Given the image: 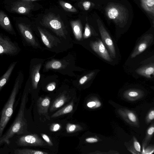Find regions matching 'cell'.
Here are the masks:
<instances>
[{
  "instance_id": "cell-1",
  "label": "cell",
  "mask_w": 154,
  "mask_h": 154,
  "mask_svg": "<svg viewBox=\"0 0 154 154\" xmlns=\"http://www.w3.org/2000/svg\"><path fill=\"white\" fill-rule=\"evenodd\" d=\"M29 85V82L27 81L17 115L11 126L6 133L0 137V145L4 143L9 144V139L15 134L22 133L26 125L24 118V111Z\"/></svg>"
},
{
  "instance_id": "cell-33",
  "label": "cell",
  "mask_w": 154,
  "mask_h": 154,
  "mask_svg": "<svg viewBox=\"0 0 154 154\" xmlns=\"http://www.w3.org/2000/svg\"><path fill=\"white\" fill-rule=\"evenodd\" d=\"M128 116L129 119L132 122H134L137 121V118L133 113L132 112H129L128 114Z\"/></svg>"
},
{
  "instance_id": "cell-5",
  "label": "cell",
  "mask_w": 154,
  "mask_h": 154,
  "mask_svg": "<svg viewBox=\"0 0 154 154\" xmlns=\"http://www.w3.org/2000/svg\"><path fill=\"white\" fill-rule=\"evenodd\" d=\"M3 4L8 11L22 15L29 14L34 7L32 2L23 0H5Z\"/></svg>"
},
{
  "instance_id": "cell-3",
  "label": "cell",
  "mask_w": 154,
  "mask_h": 154,
  "mask_svg": "<svg viewBox=\"0 0 154 154\" xmlns=\"http://www.w3.org/2000/svg\"><path fill=\"white\" fill-rule=\"evenodd\" d=\"M106 15L109 19L120 26L125 24L128 18L127 9L123 6L119 4L111 3L106 7Z\"/></svg>"
},
{
  "instance_id": "cell-8",
  "label": "cell",
  "mask_w": 154,
  "mask_h": 154,
  "mask_svg": "<svg viewBox=\"0 0 154 154\" xmlns=\"http://www.w3.org/2000/svg\"><path fill=\"white\" fill-rule=\"evenodd\" d=\"M97 23L103 42L108 49L112 57L115 58L116 56L115 48L111 36L100 20L98 19Z\"/></svg>"
},
{
  "instance_id": "cell-26",
  "label": "cell",
  "mask_w": 154,
  "mask_h": 154,
  "mask_svg": "<svg viewBox=\"0 0 154 154\" xmlns=\"http://www.w3.org/2000/svg\"><path fill=\"white\" fill-rule=\"evenodd\" d=\"M141 93L140 91L137 89L129 90L126 92V94L129 97H137Z\"/></svg>"
},
{
  "instance_id": "cell-38",
  "label": "cell",
  "mask_w": 154,
  "mask_h": 154,
  "mask_svg": "<svg viewBox=\"0 0 154 154\" xmlns=\"http://www.w3.org/2000/svg\"><path fill=\"white\" fill-rule=\"evenodd\" d=\"M154 131V128L153 127H150L147 131V133L149 135H152Z\"/></svg>"
},
{
  "instance_id": "cell-18",
  "label": "cell",
  "mask_w": 154,
  "mask_h": 154,
  "mask_svg": "<svg viewBox=\"0 0 154 154\" xmlns=\"http://www.w3.org/2000/svg\"><path fill=\"white\" fill-rule=\"evenodd\" d=\"M136 72L138 74L147 78H151L154 75L153 64L148 65L137 69Z\"/></svg>"
},
{
  "instance_id": "cell-41",
  "label": "cell",
  "mask_w": 154,
  "mask_h": 154,
  "mask_svg": "<svg viewBox=\"0 0 154 154\" xmlns=\"http://www.w3.org/2000/svg\"></svg>"
},
{
  "instance_id": "cell-23",
  "label": "cell",
  "mask_w": 154,
  "mask_h": 154,
  "mask_svg": "<svg viewBox=\"0 0 154 154\" xmlns=\"http://www.w3.org/2000/svg\"><path fill=\"white\" fill-rule=\"evenodd\" d=\"M66 129L67 133H71L81 131L82 128L79 125L69 123L66 125Z\"/></svg>"
},
{
  "instance_id": "cell-36",
  "label": "cell",
  "mask_w": 154,
  "mask_h": 154,
  "mask_svg": "<svg viewBox=\"0 0 154 154\" xmlns=\"http://www.w3.org/2000/svg\"><path fill=\"white\" fill-rule=\"evenodd\" d=\"M87 106L89 108H93L96 105V102L94 101H90L87 103Z\"/></svg>"
},
{
  "instance_id": "cell-16",
  "label": "cell",
  "mask_w": 154,
  "mask_h": 154,
  "mask_svg": "<svg viewBox=\"0 0 154 154\" xmlns=\"http://www.w3.org/2000/svg\"><path fill=\"white\" fill-rule=\"evenodd\" d=\"M50 103V99L48 97H40L37 101L38 111L40 114L48 113Z\"/></svg>"
},
{
  "instance_id": "cell-9",
  "label": "cell",
  "mask_w": 154,
  "mask_h": 154,
  "mask_svg": "<svg viewBox=\"0 0 154 154\" xmlns=\"http://www.w3.org/2000/svg\"><path fill=\"white\" fill-rule=\"evenodd\" d=\"M17 144L21 146H42L46 145L44 142L36 134H31L22 136L17 140Z\"/></svg>"
},
{
  "instance_id": "cell-30",
  "label": "cell",
  "mask_w": 154,
  "mask_h": 154,
  "mask_svg": "<svg viewBox=\"0 0 154 154\" xmlns=\"http://www.w3.org/2000/svg\"><path fill=\"white\" fill-rule=\"evenodd\" d=\"M41 135L43 139L49 146H52L53 145V144L49 137L47 135L44 134H41Z\"/></svg>"
},
{
  "instance_id": "cell-34",
  "label": "cell",
  "mask_w": 154,
  "mask_h": 154,
  "mask_svg": "<svg viewBox=\"0 0 154 154\" xmlns=\"http://www.w3.org/2000/svg\"><path fill=\"white\" fill-rule=\"evenodd\" d=\"M85 141L88 143H94L98 141L97 139L94 137H88L85 139Z\"/></svg>"
},
{
  "instance_id": "cell-28",
  "label": "cell",
  "mask_w": 154,
  "mask_h": 154,
  "mask_svg": "<svg viewBox=\"0 0 154 154\" xmlns=\"http://www.w3.org/2000/svg\"><path fill=\"white\" fill-rule=\"evenodd\" d=\"M91 29L88 23H86L83 35L84 38H86L90 37L91 35Z\"/></svg>"
},
{
  "instance_id": "cell-22",
  "label": "cell",
  "mask_w": 154,
  "mask_h": 154,
  "mask_svg": "<svg viewBox=\"0 0 154 154\" xmlns=\"http://www.w3.org/2000/svg\"><path fill=\"white\" fill-rule=\"evenodd\" d=\"M14 153L16 154H48V153L38 150L31 149H18L14 150Z\"/></svg>"
},
{
  "instance_id": "cell-35",
  "label": "cell",
  "mask_w": 154,
  "mask_h": 154,
  "mask_svg": "<svg viewBox=\"0 0 154 154\" xmlns=\"http://www.w3.org/2000/svg\"><path fill=\"white\" fill-rule=\"evenodd\" d=\"M134 146L135 149L138 152H140L141 147L140 143L137 141L134 142Z\"/></svg>"
},
{
  "instance_id": "cell-14",
  "label": "cell",
  "mask_w": 154,
  "mask_h": 154,
  "mask_svg": "<svg viewBox=\"0 0 154 154\" xmlns=\"http://www.w3.org/2000/svg\"><path fill=\"white\" fill-rule=\"evenodd\" d=\"M42 41L44 45L49 48H51L55 43L54 38L46 30L38 27Z\"/></svg>"
},
{
  "instance_id": "cell-17",
  "label": "cell",
  "mask_w": 154,
  "mask_h": 154,
  "mask_svg": "<svg viewBox=\"0 0 154 154\" xmlns=\"http://www.w3.org/2000/svg\"><path fill=\"white\" fill-rule=\"evenodd\" d=\"M70 24L75 38L77 40H81L82 37V26L79 20L71 21Z\"/></svg>"
},
{
  "instance_id": "cell-27",
  "label": "cell",
  "mask_w": 154,
  "mask_h": 154,
  "mask_svg": "<svg viewBox=\"0 0 154 154\" xmlns=\"http://www.w3.org/2000/svg\"><path fill=\"white\" fill-rule=\"evenodd\" d=\"M95 72H92L82 77L79 80V82L80 85H83L88 80L92 78L94 75Z\"/></svg>"
},
{
  "instance_id": "cell-2",
  "label": "cell",
  "mask_w": 154,
  "mask_h": 154,
  "mask_svg": "<svg viewBox=\"0 0 154 154\" xmlns=\"http://www.w3.org/2000/svg\"><path fill=\"white\" fill-rule=\"evenodd\" d=\"M24 79L23 72L21 70L19 71L11 94L2 111L0 120V137L12 114L16 97L21 87Z\"/></svg>"
},
{
  "instance_id": "cell-20",
  "label": "cell",
  "mask_w": 154,
  "mask_h": 154,
  "mask_svg": "<svg viewBox=\"0 0 154 154\" xmlns=\"http://www.w3.org/2000/svg\"><path fill=\"white\" fill-rule=\"evenodd\" d=\"M67 100V97L64 94L61 95L57 98L53 103L50 109V111H53L63 106Z\"/></svg>"
},
{
  "instance_id": "cell-4",
  "label": "cell",
  "mask_w": 154,
  "mask_h": 154,
  "mask_svg": "<svg viewBox=\"0 0 154 154\" xmlns=\"http://www.w3.org/2000/svg\"><path fill=\"white\" fill-rule=\"evenodd\" d=\"M41 23L51 29L57 35L66 39V29L63 21L58 15L49 13L44 16Z\"/></svg>"
},
{
  "instance_id": "cell-24",
  "label": "cell",
  "mask_w": 154,
  "mask_h": 154,
  "mask_svg": "<svg viewBox=\"0 0 154 154\" xmlns=\"http://www.w3.org/2000/svg\"><path fill=\"white\" fill-rule=\"evenodd\" d=\"M59 3L60 6L65 11L72 12H76L77 9L72 5L65 1L60 0Z\"/></svg>"
},
{
  "instance_id": "cell-19",
  "label": "cell",
  "mask_w": 154,
  "mask_h": 154,
  "mask_svg": "<svg viewBox=\"0 0 154 154\" xmlns=\"http://www.w3.org/2000/svg\"><path fill=\"white\" fill-rule=\"evenodd\" d=\"M142 8L148 13L154 15V0H140Z\"/></svg>"
},
{
  "instance_id": "cell-40",
  "label": "cell",
  "mask_w": 154,
  "mask_h": 154,
  "mask_svg": "<svg viewBox=\"0 0 154 154\" xmlns=\"http://www.w3.org/2000/svg\"><path fill=\"white\" fill-rule=\"evenodd\" d=\"M23 0L26 1H28L32 2V1H35L38 0Z\"/></svg>"
},
{
  "instance_id": "cell-15",
  "label": "cell",
  "mask_w": 154,
  "mask_h": 154,
  "mask_svg": "<svg viewBox=\"0 0 154 154\" xmlns=\"http://www.w3.org/2000/svg\"><path fill=\"white\" fill-rule=\"evenodd\" d=\"M17 63V61L11 63L5 72L0 77V91L8 81Z\"/></svg>"
},
{
  "instance_id": "cell-6",
  "label": "cell",
  "mask_w": 154,
  "mask_h": 154,
  "mask_svg": "<svg viewBox=\"0 0 154 154\" xmlns=\"http://www.w3.org/2000/svg\"><path fill=\"white\" fill-rule=\"evenodd\" d=\"M21 48L16 42L9 36L0 33V55L15 56L20 52Z\"/></svg>"
},
{
  "instance_id": "cell-21",
  "label": "cell",
  "mask_w": 154,
  "mask_h": 154,
  "mask_svg": "<svg viewBox=\"0 0 154 154\" xmlns=\"http://www.w3.org/2000/svg\"><path fill=\"white\" fill-rule=\"evenodd\" d=\"M73 102H71L66 106L53 114L51 115V117L54 118L70 112L73 110Z\"/></svg>"
},
{
  "instance_id": "cell-11",
  "label": "cell",
  "mask_w": 154,
  "mask_h": 154,
  "mask_svg": "<svg viewBox=\"0 0 154 154\" xmlns=\"http://www.w3.org/2000/svg\"><path fill=\"white\" fill-rule=\"evenodd\" d=\"M153 40L152 35L147 34L143 36L140 39L131 54V58L136 57L143 51L151 44Z\"/></svg>"
},
{
  "instance_id": "cell-29",
  "label": "cell",
  "mask_w": 154,
  "mask_h": 154,
  "mask_svg": "<svg viewBox=\"0 0 154 154\" xmlns=\"http://www.w3.org/2000/svg\"><path fill=\"white\" fill-rule=\"evenodd\" d=\"M82 5L84 9L86 11L88 10L92 6L94 5V3L88 1L83 2Z\"/></svg>"
},
{
  "instance_id": "cell-7",
  "label": "cell",
  "mask_w": 154,
  "mask_h": 154,
  "mask_svg": "<svg viewBox=\"0 0 154 154\" xmlns=\"http://www.w3.org/2000/svg\"><path fill=\"white\" fill-rule=\"evenodd\" d=\"M15 25L23 42L33 47H37L38 44L30 26L20 20L16 21Z\"/></svg>"
},
{
  "instance_id": "cell-31",
  "label": "cell",
  "mask_w": 154,
  "mask_h": 154,
  "mask_svg": "<svg viewBox=\"0 0 154 154\" xmlns=\"http://www.w3.org/2000/svg\"><path fill=\"white\" fill-rule=\"evenodd\" d=\"M60 125L58 123H54L50 126V130L52 132H56L61 128Z\"/></svg>"
},
{
  "instance_id": "cell-39",
  "label": "cell",
  "mask_w": 154,
  "mask_h": 154,
  "mask_svg": "<svg viewBox=\"0 0 154 154\" xmlns=\"http://www.w3.org/2000/svg\"><path fill=\"white\" fill-rule=\"evenodd\" d=\"M96 102V105L95 106V108H97L99 107L101 105V103L99 102Z\"/></svg>"
},
{
  "instance_id": "cell-32",
  "label": "cell",
  "mask_w": 154,
  "mask_h": 154,
  "mask_svg": "<svg viewBox=\"0 0 154 154\" xmlns=\"http://www.w3.org/2000/svg\"><path fill=\"white\" fill-rule=\"evenodd\" d=\"M56 86V84L55 82H51L47 85L46 89L48 91H52L55 89Z\"/></svg>"
},
{
  "instance_id": "cell-13",
  "label": "cell",
  "mask_w": 154,
  "mask_h": 154,
  "mask_svg": "<svg viewBox=\"0 0 154 154\" xmlns=\"http://www.w3.org/2000/svg\"><path fill=\"white\" fill-rule=\"evenodd\" d=\"M0 27L9 34L16 36V32L10 19L2 10H0Z\"/></svg>"
},
{
  "instance_id": "cell-10",
  "label": "cell",
  "mask_w": 154,
  "mask_h": 154,
  "mask_svg": "<svg viewBox=\"0 0 154 154\" xmlns=\"http://www.w3.org/2000/svg\"><path fill=\"white\" fill-rule=\"evenodd\" d=\"M90 46L92 50L102 58L109 62L112 61L105 45L101 40L92 42Z\"/></svg>"
},
{
  "instance_id": "cell-25",
  "label": "cell",
  "mask_w": 154,
  "mask_h": 154,
  "mask_svg": "<svg viewBox=\"0 0 154 154\" xmlns=\"http://www.w3.org/2000/svg\"><path fill=\"white\" fill-rule=\"evenodd\" d=\"M61 62L58 60H53L48 63L46 65L47 69H58L62 66Z\"/></svg>"
},
{
  "instance_id": "cell-12",
  "label": "cell",
  "mask_w": 154,
  "mask_h": 154,
  "mask_svg": "<svg viewBox=\"0 0 154 154\" xmlns=\"http://www.w3.org/2000/svg\"><path fill=\"white\" fill-rule=\"evenodd\" d=\"M41 66V64H35L32 61L30 63L29 69V79L31 82L32 87L34 89H36L40 79V70Z\"/></svg>"
},
{
  "instance_id": "cell-37",
  "label": "cell",
  "mask_w": 154,
  "mask_h": 154,
  "mask_svg": "<svg viewBox=\"0 0 154 154\" xmlns=\"http://www.w3.org/2000/svg\"><path fill=\"white\" fill-rule=\"evenodd\" d=\"M148 118L150 120H152L154 118V111H151L148 115Z\"/></svg>"
}]
</instances>
